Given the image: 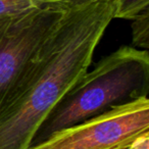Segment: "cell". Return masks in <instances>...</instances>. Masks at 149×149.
Here are the masks:
<instances>
[{"mask_svg": "<svg viewBox=\"0 0 149 149\" xmlns=\"http://www.w3.org/2000/svg\"><path fill=\"white\" fill-rule=\"evenodd\" d=\"M116 0L66 6L0 104V149H28L41 123L88 70Z\"/></svg>", "mask_w": 149, "mask_h": 149, "instance_id": "6da1fadb", "label": "cell"}, {"mask_svg": "<svg viewBox=\"0 0 149 149\" xmlns=\"http://www.w3.org/2000/svg\"><path fill=\"white\" fill-rule=\"evenodd\" d=\"M148 51L122 46L87 70L62 96L36 131L30 147L60 130L148 97Z\"/></svg>", "mask_w": 149, "mask_h": 149, "instance_id": "7a4b0ae2", "label": "cell"}, {"mask_svg": "<svg viewBox=\"0 0 149 149\" xmlns=\"http://www.w3.org/2000/svg\"><path fill=\"white\" fill-rule=\"evenodd\" d=\"M149 134V99L142 97L60 130L28 149H131Z\"/></svg>", "mask_w": 149, "mask_h": 149, "instance_id": "3957f363", "label": "cell"}, {"mask_svg": "<svg viewBox=\"0 0 149 149\" xmlns=\"http://www.w3.org/2000/svg\"><path fill=\"white\" fill-rule=\"evenodd\" d=\"M65 9L62 3L49 1L21 15L0 19V104Z\"/></svg>", "mask_w": 149, "mask_h": 149, "instance_id": "277c9868", "label": "cell"}, {"mask_svg": "<svg viewBox=\"0 0 149 149\" xmlns=\"http://www.w3.org/2000/svg\"><path fill=\"white\" fill-rule=\"evenodd\" d=\"M133 44L148 51L149 48V8L132 19Z\"/></svg>", "mask_w": 149, "mask_h": 149, "instance_id": "5b68a950", "label": "cell"}, {"mask_svg": "<svg viewBox=\"0 0 149 149\" xmlns=\"http://www.w3.org/2000/svg\"><path fill=\"white\" fill-rule=\"evenodd\" d=\"M49 1L56 0H0V19L21 15Z\"/></svg>", "mask_w": 149, "mask_h": 149, "instance_id": "8992f818", "label": "cell"}, {"mask_svg": "<svg viewBox=\"0 0 149 149\" xmlns=\"http://www.w3.org/2000/svg\"><path fill=\"white\" fill-rule=\"evenodd\" d=\"M149 8V0H116L113 19H133Z\"/></svg>", "mask_w": 149, "mask_h": 149, "instance_id": "52a82bcc", "label": "cell"}, {"mask_svg": "<svg viewBox=\"0 0 149 149\" xmlns=\"http://www.w3.org/2000/svg\"><path fill=\"white\" fill-rule=\"evenodd\" d=\"M56 1L62 3L65 6H80V5L89 4L97 1H104V0H56Z\"/></svg>", "mask_w": 149, "mask_h": 149, "instance_id": "ba28073f", "label": "cell"}, {"mask_svg": "<svg viewBox=\"0 0 149 149\" xmlns=\"http://www.w3.org/2000/svg\"><path fill=\"white\" fill-rule=\"evenodd\" d=\"M131 149H149V134L139 138Z\"/></svg>", "mask_w": 149, "mask_h": 149, "instance_id": "9c48e42d", "label": "cell"}]
</instances>
